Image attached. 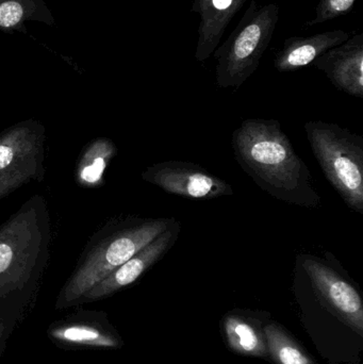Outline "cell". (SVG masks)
I'll return each mask as SVG.
<instances>
[{"instance_id":"6da1fadb","label":"cell","mask_w":363,"mask_h":364,"mask_svg":"<svg viewBox=\"0 0 363 364\" xmlns=\"http://www.w3.org/2000/svg\"><path fill=\"white\" fill-rule=\"evenodd\" d=\"M50 243L46 199L33 195L0 226V314L21 323L33 307Z\"/></svg>"},{"instance_id":"7a4b0ae2","label":"cell","mask_w":363,"mask_h":364,"mask_svg":"<svg viewBox=\"0 0 363 364\" xmlns=\"http://www.w3.org/2000/svg\"><path fill=\"white\" fill-rule=\"evenodd\" d=\"M234 159L264 192L303 208H319L321 196L308 166L275 119H249L232 134Z\"/></svg>"},{"instance_id":"3957f363","label":"cell","mask_w":363,"mask_h":364,"mask_svg":"<svg viewBox=\"0 0 363 364\" xmlns=\"http://www.w3.org/2000/svg\"><path fill=\"white\" fill-rule=\"evenodd\" d=\"M175 220L134 215L109 220L87 242L58 295L55 309L80 306L81 299L93 287L159 237Z\"/></svg>"},{"instance_id":"277c9868","label":"cell","mask_w":363,"mask_h":364,"mask_svg":"<svg viewBox=\"0 0 363 364\" xmlns=\"http://www.w3.org/2000/svg\"><path fill=\"white\" fill-rule=\"evenodd\" d=\"M279 6L251 0L229 38L215 49V78L221 89H240L259 68L279 21Z\"/></svg>"},{"instance_id":"5b68a950","label":"cell","mask_w":363,"mask_h":364,"mask_svg":"<svg viewBox=\"0 0 363 364\" xmlns=\"http://www.w3.org/2000/svg\"><path fill=\"white\" fill-rule=\"evenodd\" d=\"M311 151L345 205L363 214V138L334 123L305 124Z\"/></svg>"},{"instance_id":"8992f818","label":"cell","mask_w":363,"mask_h":364,"mask_svg":"<svg viewBox=\"0 0 363 364\" xmlns=\"http://www.w3.org/2000/svg\"><path fill=\"white\" fill-rule=\"evenodd\" d=\"M46 129L26 119L0 134V200L31 181L45 177Z\"/></svg>"},{"instance_id":"52a82bcc","label":"cell","mask_w":363,"mask_h":364,"mask_svg":"<svg viewBox=\"0 0 363 364\" xmlns=\"http://www.w3.org/2000/svg\"><path fill=\"white\" fill-rule=\"evenodd\" d=\"M325 257L298 254L296 271L310 284L320 301L350 328L362 336L363 304L359 291L332 252Z\"/></svg>"},{"instance_id":"ba28073f","label":"cell","mask_w":363,"mask_h":364,"mask_svg":"<svg viewBox=\"0 0 363 364\" xmlns=\"http://www.w3.org/2000/svg\"><path fill=\"white\" fill-rule=\"evenodd\" d=\"M142 179L168 194L196 200L234 195L228 182L190 162L173 160L153 164L142 173Z\"/></svg>"},{"instance_id":"9c48e42d","label":"cell","mask_w":363,"mask_h":364,"mask_svg":"<svg viewBox=\"0 0 363 364\" xmlns=\"http://www.w3.org/2000/svg\"><path fill=\"white\" fill-rule=\"evenodd\" d=\"M50 341L62 350H119L123 340L104 312L80 309L51 323Z\"/></svg>"},{"instance_id":"30bf717a","label":"cell","mask_w":363,"mask_h":364,"mask_svg":"<svg viewBox=\"0 0 363 364\" xmlns=\"http://www.w3.org/2000/svg\"><path fill=\"white\" fill-rule=\"evenodd\" d=\"M180 229V223L175 220L159 237L93 287L81 299L80 305L107 299L136 282L170 252L178 240Z\"/></svg>"},{"instance_id":"8fae6325","label":"cell","mask_w":363,"mask_h":364,"mask_svg":"<svg viewBox=\"0 0 363 364\" xmlns=\"http://www.w3.org/2000/svg\"><path fill=\"white\" fill-rule=\"evenodd\" d=\"M345 93L363 98V34L357 33L313 62Z\"/></svg>"},{"instance_id":"7c38bea8","label":"cell","mask_w":363,"mask_h":364,"mask_svg":"<svg viewBox=\"0 0 363 364\" xmlns=\"http://www.w3.org/2000/svg\"><path fill=\"white\" fill-rule=\"evenodd\" d=\"M246 0H194L192 12L200 16L195 59L205 62L215 53L230 21Z\"/></svg>"},{"instance_id":"4fadbf2b","label":"cell","mask_w":363,"mask_h":364,"mask_svg":"<svg viewBox=\"0 0 363 364\" xmlns=\"http://www.w3.org/2000/svg\"><path fill=\"white\" fill-rule=\"evenodd\" d=\"M350 38L349 32L341 29L309 36H292L283 42V48L275 55L274 68L278 72L300 70Z\"/></svg>"},{"instance_id":"5bb4252c","label":"cell","mask_w":363,"mask_h":364,"mask_svg":"<svg viewBox=\"0 0 363 364\" xmlns=\"http://www.w3.org/2000/svg\"><path fill=\"white\" fill-rule=\"evenodd\" d=\"M228 346L243 356L266 358L269 356L264 329L240 314H227L223 321Z\"/></svg>"},{"instance_id":"9a60e30c","label":"cell","mask_w":363,"mask_h":364,"mask_svg":"<svg viewBox=\"0 0 363 364\" xmlns=\"http://www.w3.org/2000/svg\"><path fill=\"white\" fill-rule=\"evenodd\" d=\"M117 149L112 140L98 138L83 149L76 168V181L85 188H97L104 183V175Z\"/></svg>"},{"instance_id":"2e32d148","label":"cell","mask_w":363,"mask_h":364,"mask_svg":"<svg viewBox=\"0 0 363 364\" xmlns=\"http://www.w3.org/2000/svg\"><path fill=\"white\" fill-rule=\"evenodd\" d=\"M38 21L53 26V13L44 0H0V30L27 33L26 23Z\"/></svg>"},{"instance_id":"e0dca14e","label":"cell","mask_w":363,"mask_h":364,"mask_svg":"<svg viewBox=\"0 0 363 364\" xmlns=\"http://www.w3.org/2000/svg\"><path fill=\"white\" fill-rule=\"evenodd\" d=\"M269 356L276 364H318L281 325L264 327Z\"/></svg>"},{"instance_id":"ac0fdd59","label":"cell","mask_w":363,"mask_h":364,"mask_svg":"<svg viewBox=\"0 0 363 364\" xmlns=\"http://www.w3.org/2000/svg\"><path fill=\"white\" fill-rule=\"evenodd\" d=\"M357 0H319L315 6V16L311 21H306L305 26L321 25L337 17L347 14L355 6Z\"/></svg>"},{"instance_id":"d6986e66","label":"cell","mask_w":363,"mask_h":364,"mask_svg":"<svg viewBox=\"0 0 363 364\" xmlns=\"http://www.w3.org/2000/svg\"><path fill=\"white\" fill-rule=\"evenodd\" d=\"M19 321L12 316L0 314V360L6 350L9 339L12 336L13 331L18 326Z\"/></svg>"}]
</instances>
